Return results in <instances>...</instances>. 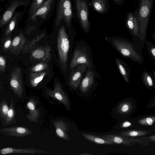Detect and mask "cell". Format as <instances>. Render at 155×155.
<instances>
[{"label":"cell","mask_w":155,"mask_h":155,"mask_svg":"<svg viewBox=\"0 0 155 155\" xmlns=\"http://www.w3.org/2000/svg\"><path fill=\"white\" fill-rule=\"evenodd\" d=\"M9 37L6 38V39L5 40L3 44V49L5 51L8 50L10 48L11 46L12 40L11 39L9 38Z\"/></svg>","instance_id":"obj_36"},{"label":"cell","mask_w":155,"mask_h":155,"mask_svg":"<svg viewBox=\"0 0 155 155\" xmlns=\"http://www.w3.org/2000/svg\"><path fill=\"white\" fill-rule=\"evenodd\" d=\"M51 51L50 46L40 47L32 51L31 56L33 58L41 61L48 62L51 58Z\"/></svg>","instance_id":"obj_13"},{"label":"cell","mask_w":155,"mask_h":155,"mask_svg":"<svg viewBox=\"0 0 155 155\" xmlns=\"http://www.w3.org/2000/svg\"><path fill=\"white\" fill-rule=\"evenodd\" d=\"M46 35L45 31L43 30L36 35L33 39L26 46L23 50L22 52L25 53L30 50L34 45L41 39L44 37Z\"/></svg>","instance_id":"obj_28"},{"label":"cell","mask_w":155,"mask_h":155,"mask_svg":"<svg viewBox=\"0 0 155 155\" xmlns=\"http://www.w3.org/2000/svg\"><path fill=\"white\" fill-rule=\"evenodd\" d=\"M117 5H120L122 4L126 0H112Z\"/></svg>","instance_id":"obj_39"},{"label":"cell","mask_w":155,"mask_h":155,"mask_svg":"<svg viewBox=\"0 0 155 155\" xmlns=\"http://www.w3.org/2000/svg\"><path fill=\"white\" fill-rule=\"evenodd\" d=\"M152 75L154 77H155V71L153 70L152 72Z\"/></svg>","instance_id":"obj_42"},{"label":"cell","mask_w":155,"mask_h":155,"mask_svg":"<svg viewBox=\"0 0 155 155\" xmlns=\"http://www.w3.org/2000/svg\"><path fill=\"white\" fill-rule=\"evenodd\" d=\"M81 64L86 65L87 68H94L91 49L86 45L80 49H77L75 50L70 67L73 69L77 66Z\"/></svg>","instance_id":"obj_6"},{"label":"cell","mask_w":155,"mask_h":155,"mask_svg":"<svg viewBox=\"0 0 155 155\" xmlns=\"http://www.w3.org/2000/svg\"><path fill=\"white\" fill-rule=\"evenodd\" d=\"M134 12H128L125 19L126 27L131 35L133 32L134 27Z\"/></svg>","instance_id":"obj_26"},{"label":"cell","mask_w":155,"mask_h":155,"mask_svg":"<svg viewBox=\"0 0 155 155\" xmlns=\"http://www.w3.org/2000/svg\"><path fill=\"white\" fill-rule=\"evenodd\" d=\"M152 38L154 40L155 39V31H154L152 34Z\"/></svg>","instance_id":"obj_41"},{"label":"cell","mask_w":155,"mask_h":155,"mask_svg":"<svg viewBox=\"0 0 155 155\" xmlns=\"http://www.w3.org/2000/svg\"><path fill=\"white\" fill-rule=\"evenodd\" d=\"M2 88V87L0 85V90Z\"/></svg>","instance_id":"obj_44"},{"label":"cell","mask_w":155,"mask_h":155,"mask_svg":"<svg viewBox=\"0 0 155 155\" xmlns=\"http://www.w3.org/2000/svg\"><path fill=\"white\" fill-rule=\"evenodd\" d=\"M81 154V155H91V154H89V153H82Z\"/></svg>","instance_id":"obj_43"},{"label":"cell","mask_w":155,"mask_h":155,"mask_svg":"<svg viewBox=\"0 0 155 155\" xmlns=\"http://www.w3.org/2000/svg\"><path fill=\"white\" fill-rule=\"evenodd\" d=\"M149 138L153 141H155V137L154 135H153L150 137Z\"/></svg>","instance_id":"obj_40"},{"label":"cell","mask_w":155,"mask_h":155,"mask_svg":"<svg viewBox=\"0 0 155 155\" xmlns=\"http://www.w3.org/2000/svg\"><path fill=\"white\" fill-rule=\"evenodd\" d=\"M18 16L17 13L11 19L9 22L5 32V37L6 38L10 37L11 32L15 28Z\"/></svg>","instance_id":"obj_32"},{"label":"cell","mask_w":155,"mask_h":155,"mask_svg":"<svg viewBox=\"0 0 155 155\" xmlns=\"http://www.w3.org/2000/svg\"><path fill=\"white\" fill-rule=\"evenodd\" d=\"M49 66L47 62H39L33 65L31 68V71L33 72H39L48 70Z\"/></svg>","instance_id":"obj_30"},{"label":"cell","mask_w":155,"mask_h":155,"mask_svg":"<svg viewBox=\"0 0 155 155\" xmlns=\"http://www.w3.org/2000/svg\"><path fill=\"white\" fill-rule=\"evenodd\" d=\"M104 39L123 57L143 64L144 58L141 49L132 41L119 36L105 37Z\"/></svg>","instance_id":"obj_1"},{"label":"cell","mask_w":155,"mask_h":155,"mask_svg":"<svg viewBox=\"0 0 155 155\" xmlns=\"http://www.w3.org/2000/svg\"><path fill=\"white\" fill-rule=\"evenodd\" d=\"M10 86L14 93L21 97L24 92L21 71L20 68H15L12 72L10 81Z\"/></svg>","instance_id":"obj_9"},{"label":"cell","mask_w":155,"mask_h":155,"mask_svg":"<svg viewBox=\"0 0 155 155\" xmlns=\"http://www.w3.org/2000/svg\"><path fill=\"white\" fill-rule=\"evenodd\" d=\"M102 138L111 141L114 143L122 144L126 145H131L133 143H137L140 141L136 139L127 138L124 136L117 134H108L102 136Z\"/></svg>","instance_id":"obj_17"},{"label":"cell","mask_w":155,"mask_h":155,"mask_svg":"<svg viewBox=\"0 0 155 155\" xmlns=\"http://www.w3.org/2000/svg\"><path fill=\"white\" fill-rule=\"evenodd\" d=\"M0 133L7 136L18 137H26L32 134L28 128L21 126L4 127L0 129Z\"/></svg>","instance_id":"obj_11"},{"label":"cell","mask_w":155,"mask_h":155,"mask_svg":"<svg viewBox=\"0 0 155 155\" xmlns=\"http://www.w3.org/2000/svg\"><path fill=\"white\" fill-rule=\"evenodd\" d=\"M46 0H32L29 11L30 15L35 12L39 7L42 5Z\"/></svg>","instance_id":"obj_33"},{"label":"cell","mask_w":155,"mask_h":155,"mask_svg":"<svg viewBox=\"0 0 155 155\" xmlns=\"http://www.w3.org/2000/svg\"><path fill=\"white\" fill-rule=\"evenodd\" d=\"M83 136L87 140L98 144H114V143L112 141L105 139L103 138L83 133Z\"/></svg>","instance_id":"obj_25"},{"label":"cell","mask_w":155,"mask_h":155,"mask_svg":"<svg viewBox=\"0 0 155 155\" xmlns=\"http://www.w3.org/2000/svg\"><path fill=\"white\" fill-rule=\"evenodd\" d=\"M36 102L33 99L30 100L27 104L29 113L26 117L28 120L31 122H37L40 114V111L36 108Z\"/></svg>","instance_id":"obj_20"},{"label":"cell","mask_w":155,"mask_h":155,"mask_svg":"<svg viewBox=\"0 0 155 155\" xmlns=\"http://www.w3.org/2000/svg\"><path fill=\"white\" fill-rule=\"evenodd\" d=\"M4 120V121L3 124L5 125H11L16 122L15 110L13 106V101L12 98L10 100V105L6 117Z\"/></svg>","instance_id":"obj_24"},{"label":"cell","mask_w":155,"mask_h":155,"mask_svg":"<svg viewBox=\"0 0 155 155\" xmlns=\"http://www.w3.org/2000/svg\"><path fill=\"white\" fill-rule=\"evenodd\" d=\"M43 150L30 148H17L8 147L0 149V155L13 153L29 154L33 155L37 153H45Z\"/></svg>","instance_id":"obj_15"},{"label":"cell","mask_w":155,"mask_h":155,"mask_svg":"<svg viewBox=\"0 0 155 155\" xmlns=\"http://www.w3.org/2000/svg\"><path fill=\"white\" fill-rule=\"evenodd\" d=\"M48 70L39 72H31L30 74L29 80L31 85L33 87L37 86L49 74Z\"/></svg>","instance_id":"obj_22"},{"label":"cell","mask_w":155,"mask_h":155,"mask_svg":"<svg viewBox=\"0 0 155 155\" xmlns=\"http://www.w3.org/2000/svg\"><path fill=\"white\" fill-rule=\"evenodd\" d=\"M26 4V2L21 0H16L13 2L0 20V27L6 24L9 21L18 6Z\"/></svg>","instance_id":"obj_14"},{"label":"cell","mask_w":155,"mask_h":155,"mask_svg":"<svg viewBox=\"0 0 155 155\" xmlns=\"http://www.w3.org/2000/svg\"><path fill=\"white\" fill-rule=\"evenodd\" d=\"M72 0H58L54 26L59 25L63 20L68 31L74 33V27L72 22L73 12Z\"/></svg>","instance_id":"obj_4"},{"label":"cell","mask_w":155,"mask_h":155,"mask_svg":"<svg viewBox=\"0 0 155 155\" xmlns=\"http://www.w3.org/2000/svg\"><path fill=\"white\" fill-rule=\"evenodd\" d=\"M141 0H139V2H140L141 1ZM134 3H135V0H134Z\"/></svg>","instance_id":"obj_45"},{"label":"cell","mask_w":155,"mask_h":155,"mask_svg":"<svg viewBox=\"0 0 155 155\" xmlns=\"http://www.w3.org/2000/svg\"><path fill=\"white\" fill-rule=\"evenodd\" d=\"M26 38L22 32L15 37L12 41L10 48L11 52L14 54H18L24 46Z\"/></svg>","instance_id":"obj_21"},{"label":"cell","mask_w":155,"mask_h":155,"mask_svg":"<svg viewBox=\"0 0 155 155\" xmlns=\"http://www.w3.org/2000/svg\"><path fill=\"white\" fill-rule=\"evenodd\" d=\"M154 0H141L139 2L137 18L140 27L138 47L142 49L146 40V33Z\"/></svg>","instance_id":"obj_3"},{"label":"cell","mask_w":155,"mask_h":155,"mask_svg":"<svg viewBox=\"0 0 155 155\" xmlns=\"http://www.w3.org/2000/svg\"><path fill=\"white\" fill-rule=\"evenodd\" d=\"M132 123L127 121L123 122L121 125V127L122 128H127L132 126Z\"/></svg>","instance_id":"obj_38"},{"label":"cell","mask_w":155,"mask_h":155,"mask_svg":"<svg viewBox=\"0 0 155 155\" xmlns=\"http://www.w3.org/2000/svg\"><path fill=\"white\" fill-rule=\"evenodd\" d=\"M150 132L149 131L142 130H128L123 131L119 134L124 136L131 137L142 136L149 134Z\"/></svg>","instance_id":"obj_29"},{"label":"cell","mask_w":155,"mask_h":155,"mask_svg":"<svg viewBox=\"0 0 155 155\" xmlns=\"http://www.w3.org/2000/svg\"><path fill=\"white\" fill-rule=\"evenodd\" d=\"M53 124L55 128L56 134L58 136L65 140H70V138L67 134L69 126L68 123L59 120L54 121Z\"/></svg>","instance_id":"obj_16"},{"label":"cell","mask_w":155,"mask_h":155,"mask_svg":"<svg viewBox=\"0 0 155 155\" xmlns=\"http://www.w3.org/2000/svg\"><path fill=\"white\" fill-rule=\"evenodd\" d=\"M76 67L77 68L71 73L69 78L70 85L74 88L78 87L83 75L87 68V67L84 64L79 65Z\"/></svg>","instance_id":"obj_12"},{"label":"cell","mask_w":155,"mask_h":155,"mask_svg":"<svg viewBox=\"0 0 155 155\" xmlns=\"http://www.w3.org/2000/svg\"><path fill=\"white\" fill-rule=\"evenodd\" d=\"M47 95L61 103L65 106L69 107L70 104L67 97L62 89L60 84L56 82L52 90H47Z\"/></svg>","instance_id":"obj_10"},{"label":"cell","mask_w":155,"mask_h":155,"mask_svg":"<svg viewBox=\"0 0 155 155\" xmlns=\"http://www.w3.org/2000/svg\"><path fill=\"white\" fill-rule=\"evenodd\" d=\"M6 67V61L5 58L0 55V69L2 71L5 70Z\"/></svg>","instance_id":"obj_37"},{"label":"cell","mask_w":155,"mask_h":155,"mask_svg":"<svg viewBox=\"0 0 155 155\" xmlns=\"http://www.w3.org/2000/svg\"><path fill=\"white\" fill-rule=\"evenodd\" d=\"M91 3L94 10L99 14L104 15L109 10L110 5L108 0H91Z\"/></svg>","instance_id":"obj_19"},{"label":"cell","mask_w":155,"mask_h":155,"mask_svg":"<svg viewBox=\"0 0 155 155\" xmlns=\"http://www.w3.org/2000/svg\"><path fill=\"white\" fill-rule=\"evenodd\" d=\"M145 43L146 48L150 56L154 61H155V44L147 40Z\"/></svg>","instance_id":"obj_34"},{"label":"cell","mask_w":155,"mask_h":155,"mask_svg":"<svg viewBox=\"0 0 155 155\" xmlns=\"http://www.w3.org/2000/svg\"><path fill=\"white\" fill-rule=\"evenodd\" d=\"M74 15L82 29L86 33L91 28L89 19L90 3L89 0H74Z\"/></svg>","instance_id":"obj_5"},{"label":"cell","mask_w":155,"mask_h":155,"mask_svg":"<svg viewBox=\"0 0 155 155\" xmlns=\"http://www.w3.org/2000/svg\"><path fill=\"white\" fill-rule=\"evenodd\" d=\"M97 78L101 80L99 75L95 70L94 68H87L85 75L80 84V90L81 92L86 93L93 87L96 85Z\"/></svg>","instance_id":"obj_8"},{"label":"cell","mask_w":155,"mask_h":155,"mask_svg":"<svg viewBox=\"0 0 155 155\" xmlns=\"http://www.w3.org/2000/svg\"><path fill=\"white\" fill-rule=\"evenodd\" d=\"M141 78L143 84L147 87L151 88L154 87L155 77L144 69L142 72Z\"/></svg>","instance_id":"obj_23"},{"label":"cell","mask_w":155,"mask_h":155,"mask_svg":"<svg viewBox=\"0 0 155 155\" xmlns=\"http://www.w3.org/2000/svg\"><path fill=\"white\" fill-rule=\"evenodd\" d=\"M133 103L130 101H126L121 103L117 107V112L122 114L129 113L133 108Z\"/></svg>","instance_id":"obj_27"},{"label":"cell","mask_w":155,"mask_h":155,"mask_svg":"<svg viewBox=\"0 0 155 155\" xmlns=\"http://www.w3.org/2000/svg\"><path fill=\"white\" fill-rule=\"evenodd\" d=\"M55 0H46L44 4L30 15L29 19L38 26L49 19L51 16L54 7Z\"/></svg>","instance_id":"obj_7"},{"label":"cell","mask_w":155,"mask_h":155,"mask_svg":"<svg viewBox=\"0 0 155 155\" xmlns=\"http://www.w3.org/2000/svg\"><path fill=\"white\" fill-rule=\"evenodd\" d=\"M115 61L118 71L124 80L127 83H130L131 71L128 65L119 58H116Z\"/></svg>","instance_id":"obj_18"},{"label":"cell","mask_w":155,"mask_h":155,"mask_svg":"<svg viewBox=\"0 0 155 155\" xmlns=\"http://www.w3.org/2000/svg\"><path fill=\"white\" fill-rule=\"evenodd\" d=\"M155 121L154 116H150L143 118L139 120L141 124L146 126H152Z\"/></svg>","instance_id":"obj_35"},{"label":"cell","mask_w":155,"mask_h":155,"mask_svg":"<svg viewBox=\"0 0 155 155\" xmlns=\"http://www.w3.org/2000/svg\"><path fill=\"white\" fill-rule=\"evenodd\" d=\"M53 32L57 36V49L59 62L62 69L65 70L67 66L70 48L68 34L72 33L68 31L63 20L61 21L59 25L54 26Z\"/></svg>","instance_id":"obj_2"},{"label":"cell","mask_w":155,"mask_h":155,"mask_svg":"<svg viewBox=\"0 0 155 155\" xmlns=\"http://www.w3.org/2000/svg\"><path fill=\"white\" fill-rule=\"evenodd\" d=\"M7 101L6 99L3 100L0 103V118L4 120L7 116L9 110Z\"/></svg>","instance_id":"obj_31"}]
</instances>
